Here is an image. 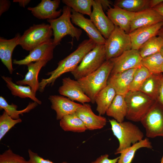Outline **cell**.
<instances>
[{
    "label": "cell",
    "mask_w": 163,
    "mask_h": 163,
    "mask_svg": "<svg viewBox=\"0 0 163 163\" xmlns=\"http://www.w3.org/2000/svg\"><path fill=\"white\" fill-rule=\"evenodd\" d=\"M163 77L162 73L152 74L145 80L139 91L152 100H157Z\"/></svg>",
    "instance_id": "cell-24"
},
{
    "label": "cell",
    "mask_w": 163,
    "mask_h": 163,
    "mask_svg": "<svg viewBox=\"0 0 163 163\" xmlns=\"http://www.w3.org/2000/svg\"><path fill=\"white\" fill-rule=\"evenodd\" d=\"M116 94L115 90L108 85L97 94L95 102L97 105L96 110L99 115L102 116L106 113Z\"/></svg>",
    "instance_id": "cell-25"
},
{
    "label": "cell",
    "mask_w": 163,
    "mask_h": 163,
    "mask_svg": "<svg viewBox=\"0 0 163 163\" xmlns=\"http://www.w3.org/2000/svg\"><path fill=\"white\" fill-rule=\"evenodd\" d=\"M92 7L93 10L89 16L90 20L107 39L114 30L115 25L105 14L100 0H93Z\"/></svg>",
    "instance_id": "cell-12"
},
{
    "label": "cell",
    "mask_w": 163,
    "mask_h": 163,
    "mask_svg": "<svg viewBox=\"0 0 163 163\" xmlns=\"http://www.w3.org/2000/svg\"><path fill=\"white\" fill-rule=\"evenodd\" d=\"M160 163H163V155L162 156V157L161 159V161Z\"/></svg>",
    "instance_id": "cell-48"
},
{
    "label": "cell",
    "mask_w": 163,
    "mask_h": 163,
    "mask_svg": "<svg viewBox=\"0 0 163 163\" xmlns=\"http://www.w3.org/2000/svg\"><path fill=\"white\" fill-rule=\"evenodd\" d=\"M60 2L59 0H42L36 6L29 7L27 9L31 11L34 16L39 19H54L60 16L62 12V9L57 10Z\"/></svg>",
    "instance_id": "cell-14"
},
{
    "label": "cell",
    "mask_w": 163,
    "mask_h": 163,
    "mask_svg": "<svg viewBox=\"0 0 163 163\" xmlns=\"http://www.w3.org/2000/svg\"><path fill=\"white\" fill-rule=\"evenodd\" d=\"M160 52L162 56H163V45L161 48Z\"/></svg>",
    "instance_id": "cell-47"
},
{
    "label": "cell",
    "mask_w": 163,
    "mask_h": 163,
    "mask_svg": "<svg viewBox=\"0 0 163 163\" xmlns=\"http://www.w3.org/2000/svg\"><path fill=\"white\" fill-rule=\"evenodd\" d=\"M21 36L19 34H17L14 38L9 40L2 37L0 38V59L11 74L14 71L12 54L15 48L19 45Z\"/></svg>",
    "instance_id": "cell-22"
},
{
    "label": "cell",
    "mask_w": 163,
    "mask_h": 163,
    "mask_svg": "<svg viewBox=\"0 0 163 163\" xmlns=\"http://www.w3.org/2000/svg\"><path fill=\"white\" fill-rule=\"evenodd\" d=\"M150 0H116L114 5L128 11L137 13L150 8Z\"/></svg>",
    "instance_id": "cell-31"
},
{
    "label": "cell",
    "mask_w": 163,
    "mask_h": 163,
    "mask_svg": "<svg viewBox=\"0 0 163 163\" xmlns=\"http://www.w3.org/2000/svg\"><path fill=\"white\" fill-rule=\"evenodd\" d=\"M142 64L152 74L162 73L163 56L160 52L142 58Z\"/></svg>",
    "instance_id": "cell-33"
},
{
    "label": "cell",
    "mask_w": 163,
    "mask_h": 163,
    "mask_svg": "<svg viewBox=\"0 0 163 163\" xmlns=\"http://www.w3.org/2000/svg\"><path fill=\"white\" fill-rule=\"evenodd\" d=\"M2 79L6 84V86L10 90L12 95L21 98H28L38 104H42L33 93L30 87L18 85L14 83L12 78L8 76H2Z\"/></svg>",
    "instance_id": "cell-27"
},
{
    "label": "cell",
    "mask_w": 163,
    "mask_h": 163,
    "mask_svg": "<svg viewBox=\"0 0 163 163\" xmlns=\"http://www.w3.org/2000/svg\"><path fill=\"white\" fill-rule=\"evenodd\" d=\"M113 135L119 142L115 154L120 153L132 145L143 139L144 134L136 125L129 121L120 123L114 119L109 120Z\"/></svg>",
    "instance_id": "cell-3"
},
{
    "label": "cell",
    "mask_w": 163,
    "mask_h": 163,
    "mask_svg": "<svg viewBox=\"0 0 163 163\" xmlns=\"http://www.w3.org/2000/svg\"><path fill=\"white\" fill-rule=\"evenodd\" d=\"M157 11L163 18V2L152 8Z\"/></svg>",
    "instance_id": "cell-43"
},
{
    "label": "cell",
    "mask_w": 163,
    "mask_h": 163,
    "mask_svg": "<svg viewBox=\"0 0 163 163\" xmlns=\"http://www.w3.org/2000/svg\"><path fill=\"white\" fill-rule=\"evenodd\" d=\"M162 2H163V0H150V8H153Z\"/></svg>",
    "instance_id": "cell-44"
},
{
    "label": "cell",
    "mask_w": 163,
    "mask_h": 163,
    "mask_svg": "<svg viewBox=\"0 0 163 163\" xmlns=\"http://www.w3.org/2000/svg\"><path fill=\"white\" fill-rule=\"evenodd\" d=\"M72 8L66 5L62 9V14L58 18L54 19L47 20L53 33V42L56 46L59 45L62 39L66 35L79 40L82 31L80 28L75 27L72 23Z\"/></svg>",
    "instance_id": "cell-4"
},
{
    "label": "cell",
    "mask_w": 163,
    "mask_h": 163,
    "mask_svg": "<svg viewBox=\"0 0 163 163\" xmlns=\"http://www.w3.org/2000/svg\"><path fill=\"white\" fill-rule=\"evenodd\" d=\"M30 1V0H14V2H18L20 6L24 7Z\"/></svg>",
    "instance_id": "cell-45"
},
{
    "label": "cell",
    "mask_w": 163,
    "mask_h": 163,
    "mask_svg": "<svg viewBox=\"0 0 163 163\" xmlns=\"http://www.w3.org/2000/svg\"><path fill=\"white\" fill-rule=\"evenodd\" d=\"M157 36L160 37L163 39V26L159 30Z\"/></svg>",
    "instance_id": "cell-46"
},
{
    "label": "cell",
    "mask_w": 163,
    "mask_h": 163,
    "mask_svg": "<svg viewBox=\"0 0 163 163\" xmlns=\"http://www.w3.org/2000/svg\"><path fill=\"white\" fill-rule=\"evenodd\" d=\"M56 46L51 39L38 46L30 51L28 55L20 60L14 59L13 63L19 65L28 64L40 61H48L53 58L54 50Z\"/></svg>",
    "instance_id": "cell-11"
},
{
    "label": "cell",
    "mask_w": 163,
    "mask_h": 163,
    "mask_svg": "<svg viewBox=\"0 0 163 163\" xmlns=\"http://www.w3.org/2000/svg\"><path fill=\"white\" fill-rule=\"evenodd\" d=\"M100 1L104 11H107L113 5V2L110 0H100Z\"/></svg>",
    "instance_id": "cell-41"
},
{
    "label": "cell",
    "mask_w": 163,
    "mask_h": 163,
    "mask_svg": "<svg viewBox=\"0 0 163 163\" xmlns=\"http://www.w3.org/2000/svg\"><path fill=\"white\" fill-rule=\"evenodd\" d=\"M28 152L29 156V159L28 160L29 163H56L49 159H44L30 149L28 150ZM59 163H69L65 161Z\"/></svg>",
    "instance_id": "cell-38"
},
{
    "label": "cell",
    "mask_w": 163,
    "mask_h": 163,
    "mask_svg": "<svg viewBox=\"0 0 163 163\" xmlns=\"http://www.w3.org/2000/svg\"><path fill=\"white\" fill-rule=\"evenodd\" d=\"M38 104L35 102L30 103L27 107L21 110H17L18 106L13 103L9 104L4 97H0V109L4 110L7 114L14 119L20 118V115L28 113L35 108Z\"/></svg>",
    "instance_id": "cell-30"
},
{
    "label": "cell",
    "mask_w": 163,
    "mask_h": 163,
    "mask_svg": "<svg viewBox=\"0 0 163 163\" xmlns=\"http://www.w3.org/2000/svg\"><path fill=\"white\" fill-rule=\"evenodd\" d=\"M62 2L76 12L89 16L91 14L93 0H62Z\"/></svg>",
    "instance_id": "cell-34"
},
{
    "label": "cell",
    "mask_w": 163,
    "mask_h": 163,
    "mask_svg": "<svg viewBox=\"0 0 163 163\" xmlns=\"http://www.w3.org/2000/svg\"><path fill=\"white\" fill-rule=\"evenodd\" d=\"M142 148L150 149L152 148L151 143L148 138H145L132 145L122 152L117 163H131L136 151Z\"/></svg>",
    "instance_id": "cell-29"
},
{
    "label": "cell",
    "mask_w": 163,
    "mask_h": 163,
    "mask_svg": "<svg viewBox=\"0 0 163 163\" xmlns=\"http://www.w3.org/2000/svg\"><path fill=\"white\" fill-rule=\"evenodd\" d=\"M152 74L142 65L136 69L131 84L129 91H139L145 80Z\"/></svg>",
    "instance_id": "cell-35"
},
{
    "label": "cell",
    "mask_w": 163,
    "mask_h": 163,
    "mask_svg": "<svg viewBox=\"0 0 163 163\" xmlns=\"http://www.w3.org/2000/svg\"><path fill=\"white\" fill-rule=\"evenodd\" d=\"M75 113L82 121L87 130L100 129L106 124V118L102 116L95 114L89 104H82V106L78 109Z\"/></svg>",
    "instance_id": "cell-16"
},
{
    "label": "cell",
    "mask_w": 163,
    "mask_h": 163,
    "mask_svg": "<svg viewBox=\"0 0 163 163\" xmlns=\"http://www.w3.org/2000/svg\"><path fill=\"white\" fill-rule=\"evenodd\" d=\"M106 60L104 45L96 44L71 73L75 78L78 80L96 70Z\"/></svg>",
    "instance_id": "cell-6"
},
{
    "label": "cell",
    "mask_w": 163,
    "mask_h": 163,
    "mask_svg": "<svg viewBox=\"0 0 163 163\" xmlns=\"http://www.w3.org/2000/svg\"><path fill=\"white\" fill-rule=\"evenodd\" d=\"M48 99L51 103V109L56 112L57 120H60L66 115L75 113L82 105L62 96L51 95Z\"/></svg>",
    "instance_id": "cell-17"
},
{
    "label": "cell",
    "mask_w": 163,
    "mask_h": 163,
    "mask_svg": "<svg viewBox=\"0 0 163 163\" xmlns=\"http://www.w3.org/2000/svg\"><path fill=\"white\" fill-rule=\"evenodd\" d=\"M108 18L113 24L129 34L131 25L136 13L131 12L113 5L107 11Z\"/></svg>",
    "instance_id": "cell-19"
},
{
    "label": "cell",
    "mask_w": 163,
    "mask_h": 163,
    "mask_svg": "<svg viewBox=\"0 0 163 163\" xmlns=\"http://www.w3.org/2000/svg\"><path fill=\"white\" fill-rule=\"evenodd\" d=\"M109 157L108 154L103 155L90 163H117L119 158V157L113 159H110Z\"/></svg>",
    "instance_id": "cell-39"
},
{
    "label": "cell",
    "mask_w": 163,
    "mask_h": 163,
    "mask_svg": "<svg viewBox=\"0 0 163 163\" xmlns=\"http://www.w3.org/2000/svg\"><path fill=\"white\" fill-rule=\"evenodd\" d=\"M125 98L127 106L126 118L135 122L140 121L155 101L139 91H129Z\"/></svg>",
    "instance_id": "cell-5"
},
{
    "label": "cell",
    "mask_w": 163,
    "mask_h": 163,
    "mask_svg": "<svg viewBox=\"0 0 163 163\" xmlns=\"http://www.w3.org/2000/svg\"><path fill=\"white\" fill-rule=\"evenodd\" d=\"M113 67L111 60H106L96 70L77 80L92 104L95 103V98L97 94L107 85Z\"/></svg>",
    "instance_id": "cell-2"
},
{
    "label": "cell",
    "mask_w": 163,
    "mask_h": 163,
    "mask_svg": "<svg viewBox=\"0 0 163 163\" xmlns=\"http://www.w3.org/2000/svg\"><path fill=\"white\" fill-rule=\"evenodd\" d=\"M62 83L58 89L61 95L82 104L91 102L90 99L85 94L77 80L72 79L69 77H66L62 79Z\"/></svg>",
    "instance_id": "cell-13"
},
{
    "label": "cell",
    "mask_w": 163,
    "mask_h": 163,
    "mask_svg": "<svg viewBox=\"0 0 163 163\" xmlns=\"http://www.w3.org/2000/svg\"><path fill=\"white\" fill-rule=\"evenodd\" d=\"M157 100L163 105V77L160 88L159 96Z\"/></svg>",
    "instance_id": "cell-42"
},
{
    "label": "cell",
    "mask_w": 163,
    "mask_h": 163,
    "mask_svg": "<svg viewBox=\"0 0 163 163\" xmlns=\"http://www.w3.org/2000/svg\"><path fill=\"white\" fill-rule=\"evenodd\" d=\"M106 60L118 57L124 52L132 49L130 36L119 27L115 26L114 30L104 45Z\"/></svg>",
    "instance_id": "cell-8"
},
{
    "label": "cell",
    "mask_w": 163,
    "mask_h": 163,
    "mask_svg": "<svg viewBox=\"0 0 163 163\" xmlns=\"http://www.w3.org/2000/svg\"><path fill=\"white\" fill-rule=\"evenodd\" d=\"M163 45V39L158 36L153 37L144 43L139 49L142 58L160 52Z\"/></svg>",
    "instance_id": "cell-32"
},
{
    "label": "cell",
    "mask_w": 163,
    "mask_h": 163,
    "mask_svg": "<svg viewBox=\"0 0 163 163\" xmlns=\"http://www.w3.org/2000/svg\"><path fill=\"white\" fill-rule=\"evenodd\" d=\"M127 112V106L125 96L116 94L106 113L107 116L121 123L124 121Z\"/></svg>",
    "instance_id": "cell-26"
},
{
    "label": "cell",
    "mask_w": 163,
    "mask_h": 163,
    "mask_svg": "<svg viewBox=\"0 0 163 163\" xmlns=\"http://www.w3.org/2000/svg\"><path fill=\"white\" fill-rule=\"evenodd\" d=\"M163 26V22L147 27H141L130 33L132 49L139 50L141 46L152 37L157 36L159 30Z\"/></svg>",
    "instance_id": "cell-20"
},
{
    "label": "cell",
    "mask_w": 163,
    "mask_h": 163,
    "mask_svg": "<svg viewBox=\"0 0 163 163\" xmlns=\"http://www.w3.org/2000/svg\"><path fill=\"white\" fill-rule=\"evenodd\" d=\"M48 62L40 61L31 62L27 65L28 71L22 80L18 81L16 84L24 85H27L30 87L34 94L36 95L39 90V83L38 75L42 68L45 66Z\"/></svg>",
    "instance_id": "cell-23"
},
{
    "label": "cell",
    "mask_w": 163,
    "mask_h": 163,
    "mask_svg": "<svg viewBox=\"0 0 163 163\" xmlns=\"http://www.w3.org/2000/svg\"><path fill=\"white\" fill-rule=\"evenodd\" d=\"M137 69H129L121 72L110 74L107 85L115 90L117 94L125 96L130 91V87Z\"/></svg>",
    "instance_id": "cell-18"
},
{
    "label": "cell",
    "mask_w": 163,
    "mask_h": 163,
    "mask_svg": "<svg viewBox=\"0 0 163 163\" xmlns=\"http://www.w3.org/2000/svg\"><path fill=\"white\" fill-rule=\"evenodd\" d=\"M22 122V120L20 118L18 119H13L4 111L0 116V140L15 125Z\"/></svg>",
    "instance_id": "cell-36"
},
{
    "label": "cell",
    "mask_w": 163,
    "mask_h": 163,
    "mask_svg": "<svg viewBox=\"0 0 163 163\" xmlns=\"http://www.w3.org/2000/svg\"><path fill=\"white\" fill-rule=\"evenodd\" d=\"M161 72H162V73H163V65L162 67Z\"/></svg>",
    "instance_id": "cell-49"
},
{
    "label": "cell",
    "mask_w": 163,
    "mask_h": 163,
    "mask_svg": "<svg viewBox=\"0 0 163 163\" xmlns=\"http://www.w3.org/2000/svg\"><path fill=\"white\" fill-rule=\"evenodd\" d=\"M11 4L9 1L7 0H0V15L9 9Z\"/></svg>",
    "instance_id": "cell-40"
},
{
    "label": "cell",
    "mask_w": 163,
    "mask_h": 163,
    "mask_svg": "<svg viewBox=\"0 0 163 163\" xmlns=\"http://www.w3.org/2000/svg\"><path fill=\"white\" fill-rule=\"evenodd\" d=\"M140 122L147 137H163V105L156 101Z\"/></svg>",
    "instance_id": "cell-9"
},
{
    "label": "cell",
    "mask_w": 163,
    "mask_h": 163,
    "mask_svg": "<svg viewBox=\"0 0 163 163\" xmlns=\"http://www.w3.org/2000/svg\"><path fill=\"white\" fill-rule=\"evenodd\" d=\"M162 22L163 18L157 11L152 8L145 9L136 13L131 23L130 33L139 28Z\"/></svg>",
    "instance_id": "cell-21"
},
{
    "label": "cell",
    "mask_w": 163,
    "mask_h": 163,
    "mask_svg": "<svg viewBox=\"0 0 163 163\" xmlns=\"http://www.w3.org/2000/svg\"><path fill=\"white\" fill-rule=\"evenodd\" d=\"M53 30L50 24H34L25 30L20 37L19 45L24 50L30 51L42 43L51 39Z\"/></svg>",
    "instance_id": "cell-7"
},
{
    "label": "cell",
    "mask_w": 163,
    "mask_h": 163,
    "mask_svg": "<svg viewBox=\"0 0 163 163\" xmlns=\"http://www.w3.org/2000/svg\"><path fill=\"white\" fill-rule=\"evenodd\" d=\"M0 163H29L23 157L14 153L10 149L0 155Z\"/></svg>",
    "instance_id": "cell-37"
},
{
    "label": "cell",
    "mask_w": 163,
    "mask_h": 163,
    "mask_svg": "<svg viewBox=\"0 0 163 163\" xmlns=\"http://www.w3.org/2000/svg\"><path fill=\"white\" fill-rule=\"evenodd\" d=\"M96 43L89 39L82 41L72 53L58 63L57 67L48 72L46 75L50 77L43 78L39 83V91L42 92L47 85H53L56 79L63 74L73 71L78 65L85 56L96 46Z\"/></svg>",
    "instance_id": "cell-1"
},
{
    "label": "cell",
    "mask_w": 163,
    "mask_h": 163,
    "mask_svg": "<svg viewBox=\"0 0 163 163\" xmlns=\"http://www.w3.org/2000/svg\"><path fill=\"white\" fill-rule=\"evenodd\" d=\"M142 58L138 50L131 49L124 52L118 57L110 59L113 64L110 74L139 67L142 66Z\"/></svg>",
    "instance_id": "cell-10"
},
{
    "label": "cell",
    "mask_w": 163,
    "mask_h": 163,
    "mask_svg": "<svg viewBox=\"0 0 163 163\" xmlns=\"http://www.w3.org/2000/svg\"><path fill=\"white\" fill-rule=\"evenodd\" d=\"M71 21L72 23L80 27L86 33L89 39L96 44L104 45L106 39L103 37L90 19L72 9Z\"/></svg>",
    "instance_id": "cell-15"
},
{
    "label": "cell",
    "mask_w": 163,
    "mask_h": 163,
    "mask_svg": "<svg viewBox=\"0 0 163 163\" xmlns=\"http://www.w3.org/2000/svg\"><path fill=\"white\" fill-rule=\"evenodd\" d=\"M59 125L65 131L81 133L87 130L75 113L64 117L59 121Z\"/></svg>",
    "instance_id": "cell-28"
}]
</instances>
